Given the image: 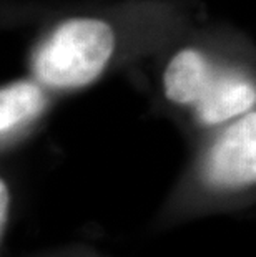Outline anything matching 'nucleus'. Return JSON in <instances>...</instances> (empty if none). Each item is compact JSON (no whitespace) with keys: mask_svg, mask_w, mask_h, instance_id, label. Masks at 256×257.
I'll list each match as a JSON object with an SVG mask.
<instances>
[{"mask_svg":"<svg viewBox=\"0 0 256 257\" xmlns=\"http://www.w3.org/2000/svg\"><path fill=\"white\" fill-rule=\"evenodd\" d=\"M166 101L188 108L203 126H223L256 108V80L244 70L221 65L198 47H183L161 73Z\"/></svg>","mask_w":256,"mask_h":257,"instance_id":"1","label":"nucleus"},{"mask_svg":"<svg viewBox=\"0 0 256 257\" xmlns=\"http://www.w3.org/2000/svg\"><path fill=\"white\" fill-rule=\"evenodd\" d=\"M118 34L97 15L60 20L32 55V76L50 91H73L95 83L115 58Z\"/></svg>","mask_w":256,"mask_h":257,"instance_id":"2","label":"nucleus"},{"mask_svg":"<svg viewBox=\"0 0 256 257\" xmlns=\"http://www.w3.org/2000/svg\"><path fill=\"white\" fill-rule=\"evenodd\" d=\"M203 178L223 191L256 184V108L223 126L206 151Z\"/></svg>","mask_w":256,"mask_h":257,"instance_id":"3","label":"nucleus"},{"mask_svg":"<svg viewBox=\"0 0 256 257\" xmlns=\"http://www.w3.org/2000/svg\"><path fill=\"white\" fill-rule=\"evenodd\" d=\"M47 86L34 76L9 81L0 90V135L2 141L27 128L45 113L48 106Z\"/></svg>","mask_w":256,"mask_h":257,"instance_id":"4","label":"nucleus"},{"mask_svg":"<svg viewBox=\"0 0 256 257\" xmlns=\"http://www.w3.org/2000/svg\"><path fill=\"white\" fill-rule=\"evenodd\" d=\"M7 212H9V188L5 181H2L0 183V222H2V227L5 226Z\"/></svg>","mask_w":256,"mask_h":257,"instance_id":"5","label":"nucleus"}]
</instances>
